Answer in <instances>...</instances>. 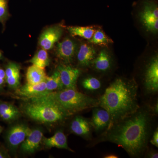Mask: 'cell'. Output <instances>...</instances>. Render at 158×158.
Returning a JSON list of instances; mask_svg holds the SVG:
<instances>
[{
	"instance_id": "obj_1",
	"label": "cell",
	"mask_w": 158,
	"mask_h": 158,
	"mask_svg": "<svg viewBox=\"0 0 158 158\" xmlns=\"http://www.w3.org/2000/svg\"><path fill=\"white\" fill-rule=\"evenodd\" d=\"M152 112L149 108L137 111L114 123L103 133L99 141H109L123 148L133 157L145 152L151 132Z\"/></svg>"
},
{
	"instance_id": "obj_14",
	"label": "cell",
	"mask_w": 158,
	"mask_h": 158,
	"mask_svg": "<svg viewBox=\"0 0 158 158\" xmlns=\"http://www.w3.org/2000/svg\"><path fill=\"white\" fill-rule=\"evenodd\" d=\"M92 125L90 120L81 116H77L72 122L70 130L74 134L86 138L91 136Z\"/></svg>"
},
{
	"instance_id": "obj_15",
	"label": "cell",
	"mask_w": 158,
	"mask_h": 158,
	"mask_svg": "<svg viewBox=\"0 0 158 158\" xmlns=\"http://www.w3.org/2000/svg\"><path fill=\"white\" fill-rule=\"evenodd\" d=\"M19 65L14 62H10L6 65V83L11 89H17L19 87L20 74Z\"/></svg>"
},
{
	"instance_id": "obj_32",
	"label": "cell",
	"mask_w": 158,
	"mask_h": 158,
	"mask_svg": "<svg viewBox=\"0 0 158 158\" xmlns=\"http://www.w3.org/2000/svg\"><path fill=\"white\" fill-rule=\"evenodd\" d=\"M118 157V156H117L113 154L108 155L105 156L104 157L105 158H117Z\"/></svg>"
},
{
	"instance_id": "obj_12",
	"label": "cell",
	"mask_w": 158,
	"mask_h": 158,
	"mask_svg": "<svg viewBox=\"0 0 158 158\" xmlns=\"http://www.w3.org/2000/svg\"><path fill=\"white\" fill-rule=\"evenodd\" d=\"M15 94L26 99L42 96L48 94L45 81L35 85L27 83L16 89Z\"/></svg>"
},
{
	"instance_id": "obj_24",
	"label": "cell",
	"mask_w": 158,
	"mask_h": 158,
	"mask_svg": "<svg viewBox=\"0 0 158 158\" xmlns=\"http://www.w3.org/2000/svg\"><path fill=\"white\" fill-rule=\"evenodd\" d=\"M89 42L96 45H106L112 42V40L102 31L99 30L95 31Z\"/></svg>"
},
{
	"instance_id": "obj_4",
	"label": "cell",
	"mask_w": 158,
	"mask_h": 158,
	"mask_svg": "<svg viewBox=\"0 0 158 158\" xmlns=\"http://www.w3.org/2000/svg\"><path fill=\"white\" fill-rule=\"evenodd\" d=\"M27 100L29 102L23 105V112L35 121L43 123H55L62 121L68 116L52 102L36 98Z\"/></svg>"
},
{
	"instance_id": "obj_26",
	"label": "cell",
	"mask_w": 158,
	"mask_h": 158,
	"mask_svg": "<svg viewBox=\"0 0 158 158\" xmlns=\"http://www.w3.org/2000/svg\"><path fill=\"white\" fill-rule=\"evenodd\" d=\"M8 113H20L19 110L14 105L0 101V115Z\"/></svg>"
},
{
	"instance_id": "obj_19",
	"label": "cell",
	"mask_w": 158,
	"mask_h": 158,
	"mask_svg": "<svg viewBox=\"0 0 158 158\" xmlns=\"http://www.w3.org/2000/svg\"><path fill=\"white\" fill-rule=\"evenodd\" d=\"M47 77L44 69L40 68L34 65L28 67L26 73L27 83L31 85L45 81Z\"/></svg>"
},
{
	"instance_id": "obj_34",
	"label": "cell",
	"mask_w": 158,
	"mask_h": 158,
	"mask_svg": "<svg viewBox=\"0 0 158 158\" xmlns=\"http://www.w3.org/2000/svg\"><path fill=\"white\" fill-rule=\"evenodd\" d=\"M3 130V127H2L1 126V125H0V134H1V133H2V132Z\"/></svg>"
},
{
	"instance_id": "obj_25",
	"label": "cell",
	"mask_w": 158,
	"mask_h": 158,
	"mask_svg": "<svg viewBox=\"0 0 158 158\" xmlns=\"http://www.w3.org/2000/svg\"><path fill=\"white\" fill-rule=\"evenodd\" d=\"M9 0H0V23L2 24L5 28L6 21L9 17V8H8Z\"/></svg>"
},
{
	"instance_id": "obj_33",
	"label": "cell",
	"mask_w": 158,
	"mask_h": 158,
	"mask_svg": "<svg viewBox=\"0 0 158 158\" xmlns=\"http://www.w3.org/2000/svg\"><path fill=\"white\" fill-rule=\"evenodd\" d=\"M3 55L2 53V52L0 51V60L2 58Z\"/></svg>"
},
{
	"instance_id": "obj_17",
	"label": "cell",
	"mask_w": 158,
	"mask_h": 158,
	"mask_svg": "<svg viewBox=\"0 0 158 158\" xmlns=\"http://www.w3.org/2000/svg\"><path fill=\"white\" fill-rule=\"evenodd\" d=\"M96 55V51L91 46L86 44H81L77 56L79 64L82 67L91 65Z\"/></svg>"
},
{
	"instance_id": "obj_3",
	"label": "cell",
	"mask_w": 158,
	"mask_h": 158,
	"mask_svg": "<svg viewBox=\"0 0 158 158\" xmlns=\"http://www.w3.org/2000/svg\"><path fill=\"white\" fill-rule=\"evenodd\" d=\"M36 98L52 102L68 116L99 106L98 99L81 93L76 89L64 88Z\"/></svg>"
},
{
	"instance_id": "obj_29",
	"label": "cell",
	"mask_w": 158,
	"mask_h": 158,
	"mask_svg": "<svg viewBox=\"0 0 158 158\" xmlns=\"http://www.w3.org/2000/svg\"><path fill=\"white\" fill-rule=\"evenodd\" d=\"M150 142L152 145H154L156 147H158V130L157 128L154 132Z\"/></svg>"
},
{
	"instance_id": "obj_28",
	"label": "cell",
	"mask_w": 158,
	"mask_h": 158,
	"mask_svg": "<svg viewBox=\"0 0 158 158\" xmlns=\"http://www.w3.org/2000/svg\"><path fill=\"white\" fill-rule=\"evenodd\" d=\"M6 84L5 70L0 66V90L3 89Z\"/></svg>"
},
{
	"instance_id": "obj_20",
	"label": "cell",
	"mask_w": 158,
	"mask_h": 158,
	"mask_svg": "<svg viewBox=\"0 0 158 158\" xmlns=\"http://www.w3.org/2000/svg\"><path fill=\"white\" fill-rule=\"evenodd\" d=\"M45 83L48 93L64 89L58 70L55 72L51 76L47 77Z\"/></svg>"
},
{
	"instance_id": "obj_10",
	"label": "cell",
	"mask_w": 158,
	"mask_h": 158,
	"mask_svg": "<svg viewBox=\"0 0 158 158\" xmlns=\"http://www.w3.org/2000/svg\"><path fill=\"white\" fill-rule=\"evenodd\" d=\"M62 28L58 26L46 29L39 38V43L41 48L46 51L51 49L62 36Z\"/></svg>"
},
{
	"instance_id": "obj_23",
	"label": "cell",
	"mask_w": 158,
	"mask_h": 158,
	"mask_svg": "<svg viewBox=\"0 0 158 158\" xmlns=\"http://www.w3.org/2000/svg\"><path fill=\"white\" fill-rule=\"evenodd\" d=\"M82 86L85 90L89 91H95L102 87V83L96 77H89L85 78L82 81Z\"/></svg>"
},
{
	"instance_id": "obj_9",
	"label": "cell",
	"mask_w": 158,
	"mask_h": 158,
	"mask_svg": "<svg viewBox=\"0 0 158 158\" xmlns=\"http://www.w3.org/2000/svg\"><path fill=\"white\" fill-rule=\"evenodd\" d=\"M91 122L92 126L96 132L106 131L111 123L110 113L104 108L98 106L94 107Z\"/></svg>"
},
{
	"instance_id": "obj_22",
	"label": "cell",
	"mask_w": 158,
	"mask_h": 158,
	"mask_svg": "<svg viewBox=\"0 0 158 158\" xmlns=\"http://www.w3.org/2000/svg\"><path fill=\"white\" fill-rule=\"evenodd\" d=\"M67 29L72 36H79L89 40L95 31L92 27H69Z\"/></svg>"
},
{
	"instance_id": "obj_16",
	"label": "cell",
	"mask_w": 158,
	"mask_h": 158,
	"mask_svg": "<svg viewBox=\"0 0 158 158\" xmlns=\"http://www.w3.org/2000/svg\"><path fill=\"white\" fill-rule=\"evenodd\" d=\"M42 142L44 144V146L48 148H56L73 151L69 147L67 144V138L62 131H57L54 134L53 136L50 138H43Z\"/></svg>"
},
{
	"instance_id": "obj_6",
	"label": "cell",
	"mask_w": 158,
	"mask_h": 158,
	"mask_svg": "<svg viewBox=\"0 0 158 158\" xmlns=\"http://www.w3.org/2000/svg\"><path fill=\"white\" fill-rule=\"evenodd\" d=\"M27 125L19 123L12 126L6 132V144L10 150H15L21 144L31 132Z\"/></svg>"
},
{
	"instance_id": "obj_30",
	"label": "cell",
	"mask_w": 158,
	"mask_h": 158,
	"mask_svg": "<svg viewBox=\"0 0 158 158\" xmlns=\"http://www.w3.org/2000/svg\"><path fill=\"white\" fill-rule=\"evenodd\" d=\"M9 155L8 152L2 147L0 146V158H9Z\"/></svg>"
},
{
	"instance_id": "obj_5",
	"label": "cell",
	"mask_w": 158,
	"mask_h": 158,
	"mask_svg": "<svg viewBox=\"0 0 158 158\" xmlns=\"http://www.w3.org/2000/svg\"><path fill=\"white\" fill-rule=\"evenodd\" d=\"M140 21L147 31L156 34L158 31V7L151 1H145L139 14Z\"/></svg>"
},
{
	"instance_id": "obj_18",
	"label": "cell",
	"mask_w": 158,
	"mask_h": 158,
	"mask_svg": "<svg viewBox=\"0 0 158 158\" xmlns=\"http://www.w3.org/2000/svg\"><path fill=\"white\" fill-rule=\"evenodd\" d=\"M91 65L95 70L100 72H106L110 70L112 66V60L107 51L102 50L94 59Z\"/></svg>"
},
{
	"instance_id": "obj_11",
	"label": "cell",
	"mask_w": 158,
	"mask_h": 158,
	"mask_svg": "<svg viewBox=\"0 0 158 158\" xmlns=\"http://www.w3.org/2000/svg\"><path fill=\"white\" fill-rule=\"evenodd\" d=\"M43 138V133L41 130H31L24 141L21 144V150L26 153H33L39 148Z\"/></svg>"
},
{
	"instance_id": "obj_13",
	"label": "cell",
	"mask_w": 158,
	"mask_h": 158,
	"mask_svg": "<svg viewBox=\"0 0 158 158\" xmlns=\"http://www.w3.org/2000/svg\"><path fill=\"white\" fill-rule=\"evenodd\" d=\"M77 49L76 43L69 38H66L57 45V56L65 63H70L73 60Z\"/></svg>"
},
{
	"instance_id": "obj_27",
	"label": "cell",
	"mask_w": 158,
	"mask_h": 158,
	"mask_svg": "<svg viewBox=\"0 0 158 158\" xmlns=\"http://www.w3.org/2000/svg\"><path fill=\"white\" fill-rule=\"evenodd\" d=\"M20 115V113H8L0 115V118L3 121L9 122L16 119Z\"/></svg>"
},
{
	"instance_id": "obj_31",
	"label": "cell",
	"mask_w": 158,
	"mask_h": 158,
	"mask_svg": "<svg viewBox=\"0 0 158 158\" xmlns=\"http://www.w3.org/2000/svg\"><path fill=\"white\" fill-rule=\"evenodd\" d=\"M148 156L149 158H157L158 157V153L155 151H150L148 153Z\"/></svg>"
},
{
	"instance_id": "obj_7",
	"label": "cell",
	"mask_w": 158,
	"mask_h": 158,
	"mask_svg": "<svg viewBox=\"0 0 158 158\" xmlns=\"http://www.w3.org/2000/svg\"><path fill=\"white\" fill-rule=\"evenodd\" d=\"M143 85L148 94H154L158 90V57L156 56L148 64L144 72Z\"/></svg>"
},
{
	"instance_id": "obj_2",
	"label": "cell",
	"mask_w": 158,
	"mask_h": 158,
	"mask_svg": "<svg viewBox=\"0 0 158 158\" xmlns=\"http://www.w3.org/2000/svg\"><path fill=\"white\" fill-rule=\"evenodd\" d=\"M138 93V85L135 81L121 78L116 79L106 88L98 99L99 106L110 113V126L140 108Z\"/></svg>"
},
{
	"instance_id": "obj_21",
	"label": "cell",
	"mask_w": 158,
	"mask_h": 158,
	"mask_svg": "<svg viewBox=\"0 0 158 158\" xmlns=\"http://www.w3.org/2000/svg\"><path fill=\"white\" fill-rule=\"evenodd\" d=\"M29 62L40 68L44 69L49 64L50 60L47 52L41 49L39 50Z\"/></svg>"
},
{
	"instance_id": "obj_8",
	"label": "cell",
	"mask_w": 158,
	"mask_h": 158,
	"mask_svg": "<svg viewBox=\"0 0 158 158\" xmlns=\"http://www.w3.org/2000/svg\"><path fill=\"white\" fill-rule=\"evenodd\" d=\"M57 70L64 88L76 89L77 81L81 74L80 69L69 65H61L58 66Z\"/></svg>"
}]
</instances>
